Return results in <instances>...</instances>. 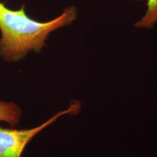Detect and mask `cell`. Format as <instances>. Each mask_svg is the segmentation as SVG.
<instances>
[{"label": "cell", "instance_id": "5b68a950", "mask_svg": "<svg viewBox=\"0 0 157 157\" xmlns=\"http://www.w3.org/2000/svg\"><path fill=\"white\" fill-rule=\"evenodd\" d=\"M132 1H143L144 0H132Z\"/></svg>", "mask_w": 157, "mask_h": 157}, {"label": "cell", "instance_id": "6da1fadb", "mask_svg": "<svg viewBox=\"0 0 157 157\" xmlns=\"http://www.w3.org/2000/svg\"><path fill=\"white\" fill-rule=\"evenodd\" d=\"M77 17L75 7H67L62 15L46 22L27 15L25 6L12 10L0 2V57L8 62H17L33 50L40 52L52 32L73 22Z\"/></svg>", "mask_w": 157, "mask_h": 157}, {"label": "cell", "instance_id": "7a4b0ae2", "mask_svg": "<svg viewBox=\"0 0 157 157\" xmlns=\"http://www.w3.org/2000/svg\"><path fill=\"white\" fill-rule=\"evenodd\" d=\"M81 109L80 102L73 101L70 107L59 112L44 124L33 129L17 130L0 127V157H21L29 143L36 135L65 114L76 115Z\"/></svg>", "mask_w": 157, "mask_h": 157}, {"label": "cell", "instance_id": "277c9868", "mask_svg": "<svg viewBox=\"0 0 157 157\" xmlns=\"http://www.w3.org/2000/svg\"><path fill=\"white\" fill-rule=\"evenodd\" d=\"M157 23V0H147V10L133 26L137 29H151Z\"/></svg>", "mask_w": 157, "mask_h": 157}, {"label": "cell", "instance_id": "3957f363", "mask_svg": "<svg viewBox=\"0 0 157 157\" xmlns=\"http://www.w3.org/2000/svg\"><path fill=\"white\" fill-rule=\"evenodd\" d=\"M22 117V111L16 104L0 101V122H6L14 128L20 122Z\"/></svg>", "mask_w": 157, "mask_h": 157}]
</instances>
